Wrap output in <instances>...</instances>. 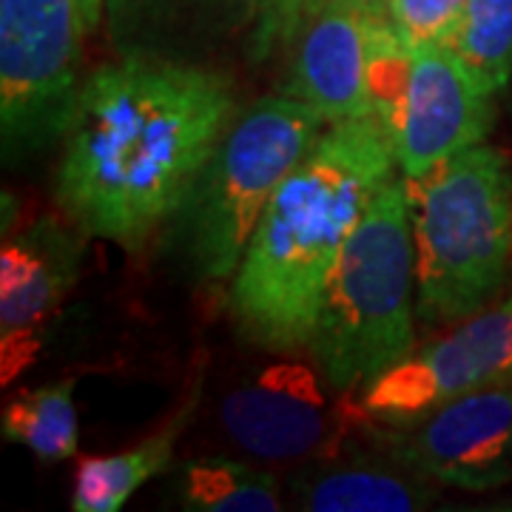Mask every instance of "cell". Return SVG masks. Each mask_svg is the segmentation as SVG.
<instances>
[{
    "mask_svg": "<svg viewBox=\"0 0 512 512\" xmlns=\"http://www.w3.org/2000/svg\"><path fill=\"white\" fill-rule=\"evenodd\" d=\"M237 114L231 77L208 63H103L83 80L63 137L60 211L86 237L137 254L177 217Z\"/></svg>",
    "mask_w": 512,
    "mask_h": 512,
    "instance_id": "1",
    "label": "cell"
},
{
    "mask_svg": "<svg viewBox=\"0 0 512 512\" xmlns=\"http://www.w3.org/2000/svg\"><path fill=\"white\" fill-rule=\"evenodd\" d=\"M396 157L376 114L322 131L279 185L231 279V319L268 353L308 350L322 291Z\"/></svg>",
    "mask_w": 512,
    "mask_h": 512,
    "instance_id": "2",
    "label": "cell"
},
{
    "mask_svg": "<svg viewBox=\"0 0 512 512\" xmlns=\"http://www.w3.org/2000/svg\"><path fill=\"white\" fill-rule=\"evenodd\" d=\"M416 256V308L456 325L490 308L512 271V165L473 146L419 177H402Z\"/></svg>",
    "mask_w": 512,
    "mask_h": 512,
    "instance_id": "3",
    "label": "cell"
},
{
    "mask_svg": "<svg viewBox=\"0 0 512 512\" xmlns=\"http://www.w3.org/2000/svg\"><path fill=\"white\" fill-rule=\"evenodd\" d=\"M413 285L407 191L393 177L353 228L316 308L308 350L330 387L367 390L416 350Z\"/></svg>",
    "mask_w": 512,
    "mask_h": 512,
    "instance_id": "4",
    "label": "cell"
},
{
    "mask_svg": "<svg viewBox=\"0 0 512 512\" xmlns=\"http://www.w3.org/2000/svg\"><path fill=\"white\" fill-rule=\"evenodd\" d=\"M325 128L319 111L288 94L237 114L171 220L177 248L202 282L234 279L265 208Z\"/></svg>",
    "mask_w": 512,
    "mask_h": 512,
    "instance_id": "5",
    "label": "cell"
},
{
    "mask_svg": "<svg viewBox=\"0 0 512 512\" xmlns=\"http://www.w3.org/2000/svg\"><path fill=\"white\" fill-rule=\"evenodd\" d=\"M495 94L447 46H404L396 29L373 66V114L390 140L402 177H419L493 128Z\"/></svg>",
    "mask_w": 512,
    "mask_h": 512,
    "instance_id": "6",
    "label": "cell"
},
{
    "mask_svg": "<svg viewBox=\"0 0 512 512\" xmlns=\"http://www.w3.org/2000/svg\"><path fill=\"white\" fill-rule=\"evenodd\" d=\"M77 0H0V137L20 163L66 137L80 100Z\"/></svg>",
    "mask_w": 512,
    "mask_h": 512,
    "instance_id": "7",
    "label": "cell"
},
{
    "mask_svg": "<svg viewBox=\"0 0 512 512\" xmlns=\"http://www.w3.org/2000/svg\"><path fill=\"white\" fill-rule=\"evenodd\" d=\"M225 436L262 461L325 458L348 433L370 424L362 399L330 387L328 379L299 362L265 367L239 384L220 407Z\"/></svg>",
    "mask_w": 512,
    "mask_h": 512,
    "instance_id": "8",
    "label": "cell"
},
{
    "mask_svg": "<svg viewBox=\"0 0 512 512\" xmlns=\"http://www.w3.org/2000/svg\"><path fill=\"white\" fill-rule=\"evenodd\" d=\"M512 382V296L456 322L362 393L376 424H410L439 404Z\"/></svg>",
    "mask_w": 512,
    "mask_h": 512,
    "instance_id": "9",
    "label": "cell"
},
{
    "mask_svg": "<svg viewBox=\"0 0 512 512\" xmlns=\"http://www.w3.org/2000/svg\"><path fill=\"white\" fill-rule=\"evenodd\" d=\"M379 450L424 478L487 493L512 478V382L439 404L410 424H370Z\"/></svg>",
    "mask_w": 512,
    "mask_h": 512,
    "instance_id": "10",
    "label": "cell"
},
{
    "mask_svg": "<svg viewBox=\"0 0 512 512\" xmlns=\"http://www.w3.org/2000/svg\"><path fill=\"white\" fill-rule=\"evenodd\" d=\"M390 29L387 0H322L285 49L282 94L328 126L373 114V66Z\"/></svg>",
    "mask_w": 512,
    "mask_h": 512,
    "instance_id": "11",
    "label": "cell"
},
{
    "mask_svg": "<svg viewBox=\"0 0 512 512\" xmlns=\"http://www.w3.org/2000/svg\"><path fill=\"white\" fill-rule=\"evenodd\" d=\"M83 231L55 217L3 242L0 254V365L3 384L35 362L40 339L80 279Z\"/></svg>",
    "mask_w": 512,
    "mask_h": 512,
    "instance_id": "12",
    "label": "cell"
},
{
    "mask_svg": "<svg viewBox=\"0 0 512 512\" xmlns=\"http://www.w3.org/2000/svg\"><path fill=\"white\" fill-rule=\"evenodd\" d=\"M103 12L120 57L205 63L254 26L256 0H106Z\"/></svg>",
    "mask_w": 512,
    "mask_h": 512,
    "instance_id": "13",
    "label": "cell"
},
{
    "mask_svg": "<svg viewBox=\"0 0 512 512\" xmlns=\"http://www.w3.org/2000/svg\"><path fill=\"white\" fill-rule=\"evenodd\" d=\"M288 487L296 504L311 512H413L439 498L436 481L384 450L379 456L336 450L299 470Z\"/></svg>",
    "mask_w": 512,
    "mask_h": 512,
    "instance_id": "14",
    "label": "cell"
},
{
    "mask_svg": "<svg viewBox=\"0 0 512 512\" xmlns=\"http://www.w3.org/2000/svg\"><path fill=\"white\" fill-rule=\"evenodd\" d=\"M183 410L171 424H165L151 439L134 444L131 450L114 456L83 458L74 476L72 510L74 512H117L146 481L163 476L174 461V447L183 433Z\"/></svg>",
    "mask_w": 512,
    "mask_h": 512,
    "instance_id": "15",
    "label": "cell"
},
{
    "mask_svg": "<svg viewBox=\"0 0 512 512\" xmlns=\"http://www.w3.org/2000/svg\"><path fill=\"white\" fill-rule=\"evenodd\" d=\"M177 498L194 512H279L282 495L271 473L231 458H194L177 476Z\"/></svg>",
    "mask_w": 512,
    "mask_h": 512,
    "instance_id": "16",
    "label": "cell"
},
{
    "mask_svg": "<svg viewBox=\"0 0 512 512\" xmlns=\"http://www.w3.org/2000/svg\"><path fill=\"white\" fill-rule=\"evenodd\" d=\"M0 430L3 439L26 447L43 461H66L77 456L80 424L74 410L72 379L18 393L3 410Z\"/></svg>",
    "mask_w": 512,
    "mask_h": 512,
    "instance_id": "17",
    "label": "cell"
},
{
    "mask_svg": "<svg viewBox=\"0 0 512 512\" xmlns=\"http://www.w3.org/2000/svg\"><path fill=\"white\" fill-rule=\"evenodd\" d=\"M447 46L498 94L512 74V0H467Z\"/></svg>",
    "mask_w": 512,
    "mask_h": 512,
    "instance_id": "18",
    "label": "cell"
},
{
    "mask_svg": "<svg viewBox=\"0 0 512 512\" xmlns=\"http://www.w3.org/2000/svg\"><path fill=\"white\" fill-rule=\"evenodd\" d=\"M467 0H387V15L404 46L447 43Z\"/></svg>",
    "mask_w": 512,
    "mask_h": 512,
    "instance_id": "19",
    "label": "cell"
},
{
    "mask_svg": "<svg viewBox=\"0 0 512 512\" xmlns=\"http://www.w3.org/2000/svg\"><path fill=\"white\" fill-rule=\"evenodd\" d=\"M322 0H256V23L251 29V57L268 60L291 46L293 35Z\"/></svg>",
    "mask_w": 512,
    "mask_h": 512,
    "instance_id": "20",
    "label": "cell"
},
{
    "mask_svg": "<svg viewBox=\"0 0 512 512\" xmlns=\"http://www.w3.org/2000/svg\"><path fill=\"white\" fill-rule=\"evenodd\" d=\"M103 3H106V0H77V6H80V18H83L86 32L97 29V23H100V18H103Z\"/></svg>",
    "mask_w": 512,
    "mask_h": 512,
    "instance_id": "21",
    "label": "cell"
}]
</instances>
